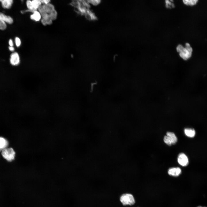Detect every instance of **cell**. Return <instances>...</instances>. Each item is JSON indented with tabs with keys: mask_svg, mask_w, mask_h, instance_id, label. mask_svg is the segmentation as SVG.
Listing matches in <instances>:
<instances>
[{
	"mask_svg": "<svg viewBox=\"0 0 207 207\" xmlns=\"http://www.w3.org/2000/svg\"><path fill=\"white\" fill-rule=\"evenodd\" d=\"M9 44L10 46L12 47L13 45V43L12 40L11 39H10L9 41Z\"/></svg>",
	"mask_w": 207,
	"mask_h": 207,
	"instance_id": "cell-23",
	"label": "cell"
},
{
	"mask_svg": "<svg viewBox=\"0 0 207 207\" xmlns=\"http://www.w3.org/2000/svg\"><path fill=\"white\" fill-rule=\"evenodd\" d=\"M15 43L17 47H19L21 43L20 39L18 37H16L15 39Z\"/></svg>",
	"mask_w": 207,
	"mask_h": 207,
	"instance_id": "cell-20",
	"label": "cell"
},
{
	"mask_svg": "<svg viewBox=\"0 0 207 207\" xmlns=\"http://www.w3.org/2000/svg\"><path fill=\"white\" fill-rule=\"evenodd\" d=\"M181 172V170L179 168H172L169 169L168 173L170 175L177 177L178 176Z\"/></svg>",
	"mask_w": 207,
	"mask_h": 207,
	"instance_id": "cell-7",
	"label": "cell"
},
{
	"mask_svg": "<svg viewBox=\"0 0 207 207\" xmlns=\"http://www.w3.org/2000/svg\"><path fill=\"white\" fill-rule=\"evenodd\" d=\"M38 10L41 16V22L43 25L51 24L57 18V12L53 5L50 3L41 5Z\"/></svg>",
	"mask_w": 207,
	"mask_h": 207,
	"instance_id": "cell-1",
	"label": "cell"
},
{
	"mask_svg": "<svg viewBox=\"0 0 207 207\" xmlns=\"http://www.w3.org/2000/svg\"><path fill=\"white\" fill-rule=\"evenodd\" d=\"M8 145V142L5 139L0 137V151L6 148Z\"/></svg>",
	"mask_w": 207,
	"mask_h": 207,
	"instance_id": "cell-13",
	"label": "cell"
},
{
	"mask_svg": "<svg viewBox=\"0 0 207 207\" xmlns=\"http://www.w3.org/2000/svg\"><path fill=\"white\" fill-rule=\"evenodd\" d=\"M164 142L167 145H170L172 144V142L169 137L165 135L164 138Z\"/></svg>",
	"mask_w": 207,
	"mask_h": 207,
	"instance_id": "cell-17",
	"label": "cell"
},
{
	"mask_svg": "<svg viewBox=\"0 0 207 207\" xmlns=\"http://www.w3.org/2000/svg\"><path fill=\"white\" fill-rule=\"evenodd\" d=\"M42 4H47L50 3V1L49 0H39Z\"/></svg>",
	"mask_w": 207,
	"mask_h": 207,
	"instance_id": "cell-22",
	"label": "cell"
},
{
	"mask_svg": "<svg viewBox=\"0 0 207 207\" xmlns=\"http://www.w3.org/2000/svg\"><path fill=\"white\" fill-rule=\"evenodd\" d=\"M184 132L186 136L190 138L193 137L195 135V130L191 128L185 129H184Z\"/></svg>",
	"mask_w": 207,
	"mask_h": 207,
	"instance_id": "cell-8",
	"label": "cell"
},
{
	"mask_svg": "<svg viewBox=\"0 0 207 207\" xmlns=\"http://www.w3.org/2000/svg\"><path fill=\"white\" fill-rule=\"evenodd\" d=\"M176 49L180 57L183 60H186L191 57L193 49L189 43H186L185 47L179 44L177 46Z\"/></svg>",
	"mask_w": 207,
	"mask_h": 207,
	"instance_id": "cell-2",
	"label": "cell"
},
{
	"mask_svg": "<svg viewBox=\"0 0 207 207\" xmlns=\"http://www.w3.org/2000/svg\"><path fill=\"white\" fill-rule=\"evenodd\" d=\"M10 61L11 64L13 66H16L20 62V58L18 53L15 52L12 53L10 56Z\"/></svg>",
	"mask_w": 207,
	"mask_h": 207,
	"instance_id": "cell-6",
	"label": "cell"
},
{
	"mask_svg": "<svg viewBox=\"0 0 207 207\" xmlns=\"http://www.w3.org/2000/svg\"><path fill=\"white\" fill-rule=\"evenodd\" d=\"M9 49L11 51H13L14 50V48L13 47H9Z\"/></svg>",
	"mask_w": 207,
	"mask_h": 207,
	"instance_id": "cell-24",
	"label": "cell"
},
{
	"mask_svg": "<svg viewBox=\"0 0 207 207\" xmlns=\"http://www.w3.org/2000/svg\"><path fill=\"white\" fill-rule=\"evenodd\" d=\"M0 18L5 22L9 24H11L13 22V20L11 17L6 16L1 13H0Z\"/></svg>",
	"mask_w": 207,
	"mask_h": 207,
	"instance_id": "cell-10",
	"label": "cell"
},
{
	"mask_svg": "<svg viewBox=\"0 0 207 207\" xmlns=\"http://www.w3.org/2000/svg\"><path fill=\"white\" fill-rule=\"evenodd\" d=\"M120 200L124 205H131L135 203V200L133 196L129 193L122 195L120 197Z\"/></svg>",
	"mask_w": 207,
	"mask_h": 207,
	"instance_id": "cell-3",
	"label": "cell"
},
{
	"mask_svg": "<svg viewBox=\"0 0 207 207\" xmlns=\"http://www.w3.org/2000/svg\"><path fill=\"white\" fill-rule=\"evenodd\" d=\"M6 28V25L5 22L0 18V29L1 30H4Z\"/></svg>",
	"mask_w": 207,
	"mask_h": 207,
	"instance_id": "cell-19",
	"label": "cell"
},
{
	"mask_svg": "<svg viewBox=\"0 0 207 207\" xmlns=\"http://www.w3.org/2000/svg\"><path fill=\"white\" fill-rule=\"evenodd\" d=\"M32 13L33 14L30 16L31 19L35 21H38L41 19V16L38 11H35Z\"/></svg>",
	"mask_w": 207,
	"mask_h": 207,
	"instance_id": "cell-9",
	"label": "cell"
},
{
	"mask_svg": "<svg viewBox=\"0 0 207 207\" xmlns=\"http://www.w3.org/2000/svg\"><path fill=\"white\" fill-rule=\"evenodd\" d=\"M177 161L179 164L182 166H186L189 163L188 157L185 154L183 153H181L179 155Z\"/></svg>",
	"mask_w": 207,
	"mask_h": 207,
	"instance_id": "cell-5",
	"label": "cell"
},
{
	"mask_svg": "<svg viewBox=\"0 0 207 207\" xmlns=\"http://www.w3.org/2000/svg\"><path fill=\"white\" fill-rule=\"evenodd\" d=\"M166 135L168 136L171 140L172 144H175L177 141V138L175 134L173 132H167Z\"/></svg>",
	"mask_w": 207,
	"mask_h": 207,
	"instance_id": "cell-12",
	"label": "cell"
},
{
	"mask_svg": "<svg viewBox=\"0 0 207 207\" xmlns=\"http://www.w3.org/2000/svg\"><path fill=\"white\" fill-rule=\"evenodd\" d=\"M100 1L97 0L88 1L89 3H90L91 4L94 5H96L98 4L100 2Z\"/></svg>",
	"mask_w": 207,
	"mask_h": 207,
	"instance_id": "cell-21",
	"label": "cell"
},
{
	"mask_svg": "<svg viewBox=\"0 0 207 207\" xmlns=\"http://www.w3.org/2000/svg\"><path fill=\"white\" fill-rule=\"evenodd\" d=\"M166 6L167 8H171L175 7L174 3L171 2V0L165 1Z\"/></svg>",
	"mask_w": 207,
	"mask_h": 207,
	"instance_id": "cell-18",
	"label": "cell"
},
{
	"mask_svg": "<svg viewBox=\"0 0 207 207\" xmlns=\"http://www.w3.org/2000/svg\"><path fill=\"white\" fill-rule=\"evenodd\" d=\"M32 7L34 10H37L42 4L39 0H34L31 1Z\"/></svg>",
	"mask_w": 207,
	"mask_h": 207,
	"instance_id": "cell-15",
	"label": "cell"
},
{
	"mask_svg": "<svg viewBox=\"0 0 207 207\" xmlns=\"http://www.w3.org/2000/svg\"><path fill=\"white\" fill-rule=\"evenodd\" d=\"M197 207H206L202 206H197Z\"/></svg>",
	"mask_w": 207,
	"mask_h": 207,
	"instance_id": "cell-25",
	"label": "cell"
},
{
	"mask_svg": "<svg viewBox=\"0 0 207 207\" xmlns=\"http://www.w3.org/2000/svg\"><path fill=\"white\" fill-rule=\"evenodd\" d=\"M198 1V0H183L184 4L192 6L196 5Z\"/></svg>",
	"mask_w": 207,
	"mask_h": 207,
	"instance_id": "cell-16",
	"label": "cell"
},
{
	"mask_svg": "<svg viewBox=\"0 0 207 207\" xmlns=\"http://www.w3.org/2000/svg\"><path fill=\"white\" fill-rule=\"evenodd\" d=\"M2 6L4 8H9L13 3L12 0H0Z\"/></svg>",
	"mask_w": 207,
	"mask_h": 207,
	"instance_id": "cell-11",
	"label": "cell"
},
{
	"mask_svg": "<svg viewBox=\"0 0 207 207\" xmlns=\"http://www.w3.org/2000/svg\"><path fill=\"white\" fill-rule=\"evenodd\" d=\"M1 154L3 157L8 161H11L14 158L15 152L12 148H5L2 150Z\"/></svg>",
	"mask_w": 207,
	"mask_h": 207,
	"instance_id": "cell-4",
	"label": "cell"
},
{
	"mask_svg": "<svg viewBox=\"0 0 207 207\" xmlns=\"http://www.w3.org/2000/svg\"><path fill=\"white\" fill-rule=\"evenodd\" d=\"M85 18L88 20H91L95 18L94 14L89 10L85 12L84 14Z\"/></svg>",
	"mask_w": 207,
	"mask_h": 207,
	"instance_id": "cell-14",
	"label": "cell"
}]
</instances>
